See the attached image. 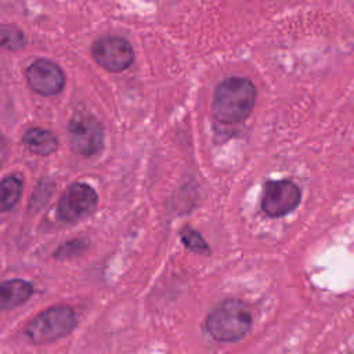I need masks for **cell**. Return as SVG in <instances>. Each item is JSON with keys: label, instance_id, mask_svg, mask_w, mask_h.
I'll list each match as a JSON object with an SVG mask.
<instances>
[{"label": "cell", "instance_id": "obj_1", "mask_svg": "<svg viewBox=\"0 0 354 354\" xmlns=\"http://www.w3.org/2000/svg\"><path fill=\"white\" fill-rule=\"evenodd\" d=\"M256 95V87L249 79L227 77L214 90L212 101L213 116L221 123H242L252 113Z\"/></svg>", "mask_w": 354, "mask_h": 354}, {"label": "cell", "instance_id": "obj_2", "mask_svg": "<svg viewBox=\"0 0 354 354\" xmlns=\"http://www.w3.org/2000/svg\"><path fill=\"white\" fill-rule=\"evenodd\" d=\"M252 314L249 307L236 299L217 304L206 318V330L218 342H236L250 329Z\"/></svg>", "mask_w": 354, "mask_h": 354}, {"label": "cell", "instance_id": "obj_3", "mask_svg": "<svg viewBox=\"0 0 354 354\" xmlns=\"http://www.w3.org/2000/svg\"><path fill=\"white\" fill-rule=\"evenodd\" d=\"M77 325L76 313L69 306H54L29 321L25 335L35 344H44L62 339L73 332Z\"/></svg>", "mask_w": 354, "mask_h": 354}, {"label": "cell", "instance_id": "obj_4", "mask_svg": "<svg viewBox=\"0 0 354 354\" xmlns=\"http://www.w3.org/2000/svg\"><path fill=\"white\" fill-rule=\"evenodd\" d=\"M98 195L86 183H75L66 188L57 205V214L61 221L76 224L88 217L97 207Z\"/></svg>", "mask_w": 354, "mask_h": 354}, {"label": "cell", "instance_id": "obj_5", "mask_svg": "<svg viewBox=\"0 0 354 354\" xmlns=\"http://www.w3.org/2000/svg\"><path fill=\"white\" fill-rule=\"evenodd\" d=\"M72 149L84 158L97 155L104 145V127L90 113H76L68 124Z\"/></svg>", "mask_w": 354, "mask_h": 354}, {"label": "cell", "instance_id": "obj_6", "mask_svg": "<svg viewBox=\"0 0 354 354\" xmlns=\"http://www.w3.org/2000/svg\"><path fill=\"white\" fill-rule=\"evenodd\" d=\"M301 201L300 188L290 180H272L264 185L261 209L270 217L292 213Z\"/></svg>", "mask_w": 354, "mask_h": 354}, {"label": "cell", "instance_id": "obj_7", "mask_svg": "<svg viewBox=\"0 0 354 354\" xmlns=\"http://www.w3.org/2000/svg\"><path fill=\"white\" fill-rule=\"evenodd\" d=\"M93 57L98 65L111 72H122L134 61L130 43L119 36H102L93 44Z\"/></svg>", "mask_w": 354, "mask_h": 354}, {"label": "cell", "instance_id": "obj_8", "mask_svg": "<svg viewBox=\"0 0 354 354\" xmlns=\"http://www.w3.org/2000/svg\"><path fill=\"white\" fill-rule=\"evenodd\" d=\"M26 80L29 87L40 95H55L65 86V75L62 69L50 59H36L26 69Z\"/></svg>", "mask_w": 354, "mask_h": 354}, {"label": "cell", "instance_id": "obj_9", "mask_svg": "<svg viewBox=\"0 0 354 354\" xmlns=\"http://www.w3.org/2000/svg\"><path fill=\"white\" fill-rule=\"evenodd\" d=\"M33 295V285L25 279L0 282V311L11 310L26 303Z\"/></svg>", "mask_w": 354, "mask_h": 354}, {"label": "cell", "instance_id": "obj_10", "mask_svg": "<svg viewBox=\"0 0 354 354\" xmlns=\"http://www.w3.org/2000/svg\"><path fill=\"white\" fill-rule=\"evenodd\" d=\"M22 144L35 155L48 156L57 149L58 138L57 136L41 127H32L25 131L22 137Z\"/></svg>", "mask_w": 354, "mask_h": 354}, {"label": "cell", "instance_id": "obj_11", "mask_svg": "<svg viewBox=\"0 0 354 354\" xmlns=\"http://www.w3.org/2000/svg\"><path fill=\"white\" fill-rule=\"evenodd\" d=\"M24 183L18 176H7L0 181V212H10L21 199Z\"/></svg>", "mask_w": 354, "mask_h": 354}, {"label": "cell", "instance_id": "obj_12", "mask_svg": "<svg viewBox=\"0 0 354 354\" xmlns=\"http://www.w3.org/2000/svg\"><path fill=\"white\" fill-rule=\"evenodd\" d=\"M25 35L14 25H0V47L6 50H21L25 46Z\"/></svg>", "mask_w": 354, "mask_h": 354}, {"label": "cell", "instance_id": "obj_13", "mask_svg": "<svg viewBox=\"0 0 354 354\" xmlns=\"http://www.w3.org/2000/svg\"><path fill=\"white\" fill-rule=\"evenodd\" d=\"M180 236H181V241L185 245V248H188L189 250L199 253V254H206V256L210 253V249H209L206 241L202 238V235L196 230L187 225L181 230Z\"/></svg>", "mask_w": 354, "mask_h": 354}, {"label": "cell", "instance_id": "obj_14", "mask_svg": "<svg viewBox=\"0 0 354 354\" xmlns=\"http://www.w3.org/2000/svg\"><path fill=\"white\" fill-rule=\"evenodd\" d=\"M87 248H88V241L86 238H75L58 246L54 252V257L57 260H69L72 257L82 254Z\"/></svg>", "mask_w": 354, "mask_h": 354}, {"label": "cell", "instance_id": "obj_15", "mask_svg": "<svg viewBox=\"0 0 354 354\" xmlns=\"http://www.w3.org/2000/svg\"><path fill=\"white\" fill-rule=\"evenodd\" d=\"M4 158H6V141H4L3 137L0 136V165L3 163Z\"/></svg>", "mask_w": 354, "mask_h": 354}]
</instances>
